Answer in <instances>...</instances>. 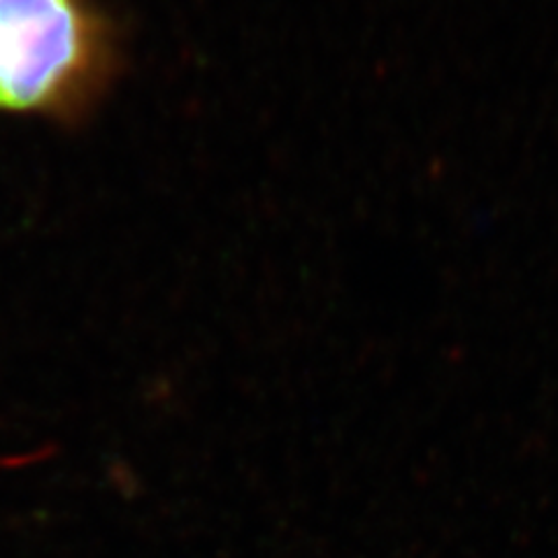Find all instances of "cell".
Listing matches in <instances>:
<instances>
[{
  "mask_svg": "<svg viewBox=\"0 0 558 558\" xmlns=\"http://www.w3.org/2000/svg\"><path fill=\"white\" fill-rule=\"evenodd\" d=\"M117 68V31L96 0H0V112L77 121Z\"/></svg>",
  "mask_w": 558,
  "mask_h": 558,
  "instance_id": "6da1fadb",
  "label": "cell"
}]
</instances>
